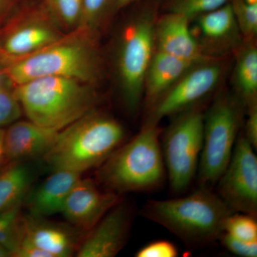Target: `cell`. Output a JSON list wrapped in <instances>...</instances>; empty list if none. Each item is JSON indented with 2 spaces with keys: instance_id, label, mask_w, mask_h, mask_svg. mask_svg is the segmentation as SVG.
<instances>
[{
  "instance_id": "cell-1",
  "label": "cell",
  "mask_w": 257,
  "mask_h": 257,
  "mask_svg": "<svg viewBox=\"0 0 257 257\" xmlns=\"http://www.w3.org/2000/svg\"><path fill=\"white\" fill-rule=\"evenodd\" d=\"M3 67L13 87L45 77H67L94 85L101 74L94 35L78 28L41 50Z\"/></svg>"
},
{
  "instance_id": "cell-2",
  "label": "cell",
  "mask_w": 257,
  "mask_h": 257,
  "mask_svg": "<svg viewBox=\"0 0 257 257\" xmlns=\"http://www.w3.org/2000/svg\"><path fill=\"white\" fill-rule=\"evenodd\" d=\"M234 211L211 188L200 187L185 197L150 199L143 209L149 220L165 227L184 243L204 246L219 240Z\"/></svg>"
},
{
  "instance_id": "cell-3",
  "label": "cell",
  "mask_w": 257,
  "mask_h": 257,
  "mask_svg": "<svg viewBox=\"0 0 257 257\" xmlns=\"http://www.w3.org/2000/svg\"><path fill=\"white\" fill-rule=\"evenodd\" d=\"M161 134L159 124L146 121L135 138L120 145L98 171L104 189L121 195L160 188L167 177Z\"/></svg>"
},
{
  "instance_id": "cell-4",
  "label": "cell",
  "mask_w": 257,
  "mask_h": 257,
  "mask_svg": "<svg viewBox=\"0 0 257 257\" xmlns=\"http://www.w3.org/2000/svg\"><path fill=\"white\" fill-rule=\"evenodd\" d=\"M125 130L117 120L93 110L59 133L43 157L52 170L76 173L100 166L122 144Z\"/></svg>"
},
{
  "instance_id": "cell-5",
  "label": "cell",
  "mask_w": 257,
  "mask_h": 257,
  "mask_svg": "<svg viewBox=\"0 0 257 257\" xmlns=\"http://www.w3.org/2000/svg\"><path fill=\"white\" fill-rule=\"evenodd\" d=\"M28 120L61 130L94 109V85L72 78L45 77L13 87Z\"/></svg>"
},
{
  "instance_id": "cell-6",
  "label": "cell",
  "mask_w": 257,
  "mask_h": 257,
  "mask_svg": "<svg viewBox=\"0 0 257 257\" xmlns=\"http://www.w3.org/2000/svg\"><path fill=\"white\" fill-rule=\"evenodd\" d=\"M239 98L219 94L204 114L203 145L197 177L200 187L216 185L229 163L242 123Z\"/></svg>"
},
{
  "instance_id": "cell-7",
  "label": "cell",
  "mask_w": 257,
  "mask_h": 257,
  "mask_svg": "<svg viewBox=\"0 0 257 257\" xmlns=\"http://www.w3.org/2000/svg\"><path fill=\"white\" fill-rule=\"evenodd\" d=\"M152 11L130 20L120 35L116 50V74L125 107L136 112L145 92L147 69L155 52V25Z\"/></svg>"
},
{
  "instance_id": "cell-8",
  "label": "cell",
  "mask_w": 257,
  "mask_h": 257,
  "mask_svg": "<svg viewBox=\"0 0 257 257\" xmlns=\"http://www.w3.org/2000/svg\"><path fill=\"white\" fill-rule=\"evenodd\" d=\"M161 142L171 190L180 194L197 177L202 150L204 114L192 107L175 115Z\"/></svg>"
},
{
  "instance_id": "cell-9",
  "label": "cell",
  "mask_w": 257,
  "mask_h": 257,
  "mask_svg": "<svg viewBox=\"0 0 257 257\" xmlns=\"http://www.w3.org/2000/svg\"><path fill=\"white\" fill-rule=\"evenodd\" d=\"M64 34L45 8L18 15L0 28V61L4 66L28 57Z\"/></svg>"
},
{
  "instance_id": "cell-10",
  "label": "cell",
  "mask_w": 257,
  "mask_h": 257,
  "mask_svg": "<svg viewBox=\"0 0 257 257\" xmlns=\"http://www.w3.org/2000/svg\"><path fill=\"white\" fill-rule=\"evenodd\" d=\"M255 149L239 134L232 155L216 182L217 194L234 212L257 214V157Z\"/></svg>"
},
{
  "instance_id": "cell-11",
  "label": "cell",
  "mask_w": 257,
  "mask_h": 257,
  "mask_svg": "<svg viewBox=\"0 0 257 257\" xmlns=\"http://www.w3.org/2000/svg\"><path fill=\"white\" fill-rule=\"evenodd\" d=\"M222 72L220 64L210 60L193 66L150 108L146 121L159 124L164 118L194 107L214 90Z\"/></svg>"
},
{
  "instance_id": "cell-12",
  "label": "cell",
  "mask_w": 257,
  "mask_h": 257,
  "mask_svg": "<svg viewBox=\"0 0 257 257\" xmlns=\"http://www.w3.org/2000/svg\"><path fill=\"white\" fill-rule=\"evenodd\" d=\"M121 201L119 194L100 189L92 179L81 178L69 193L61 214L71 226L88 232Z\"/></svg>"
},
{
  "instance_id": "cell-13",
  "label": "cell",
  "mask_w": 257,
  "mask_h": 257,
  "mask_svg": "<svg viewBox=\"0 0 257 257\" xmlns=\"http://www.w3.org/2000/svg\"><path fill=\"white\" fill-rule=\"evenodd\" d=\"M132 220L131 209L121 201L88 231L85 239L79 244L77 256H116L127 241Z\"/></svg>"
},
{
  "instance_id": "cell-14",
  "label": "cell",
  "mask_w": 257,
  "mask_h": 257,
  "mask_svg": "<svg viewBox=\"0 0 257 257\" xmlns=\"http://www.w3.org/2000/svg\"><path fill=\"white\" fill-rule=\"evenodd\" d=\"M190 21L184 15L171 11L156 20L155 50L192 64L207 60L209 57L203 54L189 27Z\"/></svg>"
},
{
  "instance_id": "cell-15",
  "label": "cell",
  "mask_w": 257,
  "mask_h": 257,
  "mask_svg": "<svg viewBox=\"0 0 257 257\" xmlns=\"http://www.w3.org/2000/svg\"><path fill=\"white\" fill-rule=\"evenodd\" d=\"M194 19L199 35L197 42L206 57L224 53L239 45L242 36L230 3Z\"/></svg>"
},
{
  "instance_id": "cell-16",
  "label": "cell",
  "mask_w": 257,
  "mask_h": 257,
  "mask_svg": "<svg viewBox=\"0 0 257 257\" xmlns=\"http://www.w3.org/2000/svg\"><path fill=\"white\" fill-rule=\"evenodd\" d=\"M23 239L48 253L50 257H68L77 252L81 231L69 225L23 215Z\"/></svg>"
},
{
  "instance_id": "cell-17",
  "label": "cell",
  "mask_w": 257,
  "mask_h": 257,
  "mask_svg": "<svg viewBox=\"0 0 257 257\" xmlns=\"http://www.w3.org/2000/svg\"><path fill=\"white\" fill-rule=\"evenodd\" d=\"M60 130L30 121H18L5 130V145L8 163L31 161L50 151Z\"/></svg>"
},
{
  "instance_id": "cell-18",
  "label": "cell",
  "mask_w": 257,
  "mask_h": 257,
  "mask_svg": "<svg viewBox=\"0 0 257 257\" xmlns=\"http://www.w3.org/2000/svg\"><path fill=\"white\" fill-rule=\"evenodd\" d=\"M81 175L68 170H54L35 189H30L24 203L29 214L47 218L62 213L67 197Z\"/></svg>"
},
{
  "instance_id": "cell-19",
  "label": "cell",
  "mask_w": 257,
  "mask_h": 257,
  "mask_svg": "<svg viewBox=\"0 0 257 257\" xmlns=\"http://www.w3.org/2000/svg\"><path fill=\"white\" fill-rule=\"evenodd\" d=\"M195 64L155 50L145 77L144 96L149 109Z\"/></svg>"
},
{
  "instance_id": "cell-20",
  "label": "cell",
  "mask_w": 257,
  "mask_h": 257,
  "mask_svg": "<svg viewBox=\"0 0 257 257\" xmlns=\"http://www.w3.org/2000/svg\"><path fill=\"white\" fill-rule=\"evenodd\" d=\"M30 162H10L0 169V211L24 204L36 177Z\"/></svg>"
},
{
  "instance_id": "cell-21",
  "label": "cell",
  "mask_w": 257,
  "mask_h": 257,
  "mask_svg": "<svg viewBox=\"0 0 257 257\" xmlns=\"http://www.w3.org/2000/svg\"><path fill=\"white\" fill-rule=\"evenodd\" d=\"M239 51L234 71L237 97L245 107L257 103V49L252 42Z\"/></svg>"
},
{
  "instance_id": "cell-22",
  "label": "cell",
  "mask_w": 257,
  "mask_h": 257,
  "mask_svg": "<svg viewBox=\"0 0 257 257\" xmlns=\"http://www.w3.org/2000/svg\"><path fill=\"white\" fill-rule=\"evenodd\" d=\"M23 204L0 211V245L8 248L13 256L23 237Z\"/></svg>"
},
{
  "instance_id": "cell-23",
  "label": "cell",
  "mask_w": 257,
  "mask_h": 257,
  "mask_svg": "<svg viewBox=\"0 0 257 257\" xmlns=\"http://www.w3.org/2000/svg\"><path fill=\"white\" fill-rule=\"evenodd\" d=\"M118 0H83L77 28L95 35L100 24L112 10H117ZM75 28V29H76Z\"/></svg>"
},
{
  "instance_id": "cell-24",
  "label": "cell",
  "mask_w": 257,
  "mask_h": 257,
  "mask_svg": "<svg viewBox=\"0 0 257 257\" xmlns=\"http://www.w3.org/2000/svg\"><path fill=\"white\" fill-rule=\"evenodd\" d=\"M83 0H47L45 9L61 29L74 30L78 25Z\"/></svg>"
},
{
  "instance_id": "cell-25",
  "label": "cell",
  "mask_w": 257,
  "mask_h": 257,
  "mask_svg": "<svg viewBox=\"0 0 257 257\" xmlns=\"http://www.w3.org/2000/svg\"><path fill=\"white\" fill-rule=\"evenodd\" d=\"M230 4L241 36L252 42L257 34V0H231Z\"/></svg>"
},
{
  "instance_id": "cell-26",
  "label": "cell",
  "mask_w": 257,
  "mask_h": 257,
  "mask_svg": "<svg viewBox=\"0 0 257 257\" xmlns=\"http://www.w3.org/2000/svg\"><path fill=\"white\" fill-rule=\"evenodd\" d=\"M224 232L242 241H257L256 217L243 213H233L226 219Z\"/></svg>"
},
{
  "instance_id": "cell-27",
  "label": "cell",
  "mask_w": 257,
  "mask_h": 257,
  "mask_svg": "<svg viewBox=\"0 0 257 257\" xmlns=\"http://www.w3.org/2000/svg\"><path fill=\"white\" fill-rule=\"evenodd\" d=\"M231 0H172L170 11L175 12L192 20L196 17L220 8Z\"/></svg>"
},
{
  "instance_id": "cell-28",
  "label": "cell",
  "mask_w": 257,
  "mask_h": 257,
  "mask_svg": "<svg viewBox=\"0 0 257 257\" xmlns=\"http://www.w3.org/2000/svg\"><path fill=\"white\" fill-rule=\"evenodd\" d=\"M23 109L9 84L0 85V128L18 121L23 114Z\"/></svg>"
},
{
  "instance_id": "cell-29",
  "label": "cell",
  "mask_w": 257,
  "mask_h": 257,
  "mask_svg": "<svg viewBox=\"0 0 257 257\" xmlns=\"http://www.w3.org/2000/svg\"><path fill=\"white\" fill-rule=\"evenodd\" d=\"M179 256L178 248L175 243L167 240H157L147 243L140 248L137 257H177Z\"/></svg>"
},
{
  "instance_id": "cell-30",
  "label": "cell",
  "mask_w": 257,
  "mask_h": 257,
  "mask_svg": "<svg viewBox=\"0 0 257 257\" xmlns=\"http://www.w3.org/2000/svg\"><path fill=\"white\" fill-rule=\"evenodd\" d=\"M219 240L226 249L234 254L242 257L257 256V241L248 242L242 241L224 231Z\"/></svg>"
},
{
  "instance_id": "cell-31",
  "label": "cell",
  "mask_w": 257,
  "mask_h": 257,
  "mask_svg": "<svg viewBox=\"0 0 257 257\" xmlns=\"http://www.w3.org/2000/svg\"><path fill=\"white\" fill-rule=\"evenodd\" d=\"M247 109V119L243 132L245 138L252 145L255 150L257 147V103L246 107Z\"/></svg>"
},
{
  "instance_id": "cell-32",
  "label": "cell",
  "mask_w": 257,
  "mask_h": 257,
  "mask_svg": "<svg viewBox=\"0 0 257 257\" xmlns=\"http://www.w3.org/2000/svg\"><path fill=\"white\" fill-rule=\"evenodd\" d=\"M5 130L0 128V169L8 164L5 152Z\"/></svg>"
},
{
  "instance_id": "cell-33",
  "label": "cell",
  "mask_w": 257,
  "mask_h": 257,
  "mask_svg": "<svg viewBox=\"0 0 257 257\" xmlns=\"http://www.w3.org/2000/svg\"><path fill=\"white\" fill-rule=\"evenodd\" d=\"M10 0H0V19L6 13Z\"/></svg>"
},
{
  "instance_id": "cell-34",
  "label": "cell",
  "mask_w": 257,
  "mask_h": 257,
  "mask_svg": "<svg viewBox=\"0 0 257 257\" xmlns=\"http://www.w3.org/2000/svg\"><path fill=\"white\" fill-rule=\"evenodd\" d=\"M135 1H137V0H118L117 8H117V10L122 9V8L131 5Z\"/></svg>"
},
{
  "instance_id": "cell-35",
  "label": "cell",
  "mask_w": 257,
  "mask_h": 257,
  "mask_svg": "<svg viewBox=\"0 0 257 257\" xmlns=\"http://www.w3.org/2000/svg\"><path fill=\"white\" fill-rule=\"evenodd\" d=\"M6 83L9 82H8V79L5 77L4 67H3V64H2L1 61H0V85L6 84Z\"/></svg>"
},
{
  "instance_id": "cell-36",
  "label": "cell",
  "mask_w": 257,
  "mask_h": 257,
  "mask_svg": "<svg viewBox=\"0 0 257 257\" xmlns=\"http://www.w3.org/2000/svg\"><path fill=\"white\" fill-rule=\"evenodd\" d=\"M13 256L11 251L3 245H0V257Z\"/></svg>"
}]
</instances>
